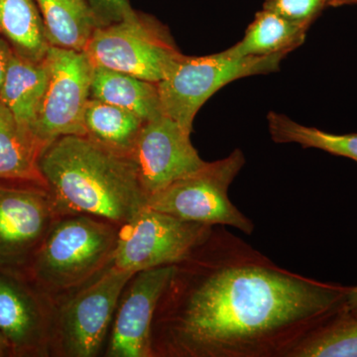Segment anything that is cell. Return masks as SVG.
Here are the masks:
<instances>
[{
	"label": "cell",
	"mask_w": 357,
	"mask_h": 357,
	"mask_svg": "<svg viewBox=\"0 0 357 357\" xmlns=\"http://www.w3.org/2000/svg\"><path fill=\"white\" fill-rule=\"evenodd\" d=\"M245 163L243 152L237 148L225 158L206 162L197 172L152 195L147 206L185 222L232 227L251 236L255 223L229 198L230 185Z\"/></svg>",
	"instance_id": "8992f818"
},
{
	"label": "cell",
	"mask_w": 357,
	"mask_h": 357,
	"mask_svg": "<svg viewBox=\"0 0 357 357\" xmlns=\"http://www.w3.org/2000/svg\"><path fill=\"white\" fill-rule=\"evenodd\" d=\"M119 225L89 215L59 217L25 276L56 300L75 292L112 265Z\"/></svg>",
	"instance_id": "3957f363"
},
{
	"label": "cell",
	"mask_w": 357,
	"mask_h": 357,
	"mask_svg": "<svg viewBox=\"0 0 357 357\" xmlns=\"http://www.w3.org/2000/svg\"><path fill=\"white\" fill-rule=\"evenodd\" d=\"M13 50L6 40L0 37V89L6 77L7 68H8L9 61Z\"/></svg>",
	"instance_id": "d4e9b609"
},
{
	"label": "cell",
	"mask_w": 357,
	"mask_h": 357,
	"mask_svg": "<svg viewBox=\"0 0 357 357\" xmlns=\"http://www.w3.org/2000/svg\"><path fill=\"white\" fill-rule=\"evenodd\" d=\"M143 124L132 112L96 98H89L86 105V136L119 153L130 155Z\"/></svg>",
	"instance_id": "ffe728a7"
},
{
	"label": "cell",
	"mask_w": 357,
	"mask_h": 357,
	"mask_svg": "<svg viewBox=\"0 0 357 357\" xmlns=\"http://www.w3.org/2000/svg\"><path fill=\"white\" fill-rule=\"evenodd\" d=\"M0 37L16 55L37 64L51 47L36 0H0Z\"/></svg>",
	"instance_id": "e0dca14e"
},
{
	"label": "cell",
	"mask_w": 357,
	"mask_h": 357,
	"mask_svg": "<svg viewBox=\"0 0 357 357\" xmlns=\"http://www.w3.org/2000/svg\"><path fill=\"white\" fill-rule=\"evenodd\" d=\"M100 26L131 17L135 14L128 0H86Z\"/></svg>",
	"instance_id": "cb8c5ba5"
},
{
	"label": "cell",
	"mask_w": 357,
	"mask_h": 357,
	"mask_svg": "<svg viewBox=\"0 0 357 357\" xmlns=\"http://www.w3.org/2000/svg\"><path fill=\"white\" fill-rule=\"evenodd\" d=\"M47 82L48 69L45 61L37 64L13 52L0 89V100L18 123L33 134Z\"/></svg>",
	"instance_id": "9a60e30c"
},
{
	"label": "cell",
	"mask_w": 357,
	"mask_h": 357,
	"mask_svg": "<svg viewBox=\"0 0 357 357\" xmlns=\"http://www.w3.org/2000/svg\"><path fill=\"white\" fill-rule=\"evenodd\" d=\"M307 30L273 11L262 8L256 13L243 38L225 51L234 57L288 55L304 43Z\"/></svg>",
	"instance_id": "d6986e66"
},
{
	"label": "cell",
	"mask_w": 357,
	"mask_h": 357,
	"mask_svg": "<svg viewBox=\"0 0 357 357\" xmlns=\"http://www.w3.org/2000/svg\"><path fill=\"white\" fill-rule=\"evenodd\" d=\"M344 310L352 316L357 317V285L349 288L345 299Z\"/></svg>",
	"instance_id": "484cf974"
},
{
	"label": "cell",
	"mask_w": 357,
	"mask_h": 357,
	"mask_svg": "<svg viewBox=\"0 0 357 357\" xmlns=\"http://www.w3.org/2000/svg\"><path fill=\"white\" fill-rule=\"evenodd\" d=\"M191 134L165 114L144 122L130 157L148 199L206 165Z\"/></svg>",
	"instance_id": "7c38bea8"
},
{
	"label": "cell",
	"mask_w": 357,
	"mask_h": 357,
	"mask_svg": "<svg viewBox=\"0 0 357 357\" xmlns=\"http://www.w3.org/2000/svg\"><path fill=\"white\" fill-rule=\"evenodd\" d=\"M58 218L47 188L8 181L0 183V270L26 275Z\"/></svg>",
	"instance_id": "30bf717a"
},
{
	"label": "cell",
	"mask_w": 357,
	"mask_h": 357,
	"mask_svg": "<svg viewBox=\"0 0 357 357\" xmlns=\"http://www.w3.org/2000/svg\"><path fill=\"white\" fill-rule=\"evenodd\" d=\"M84 52L95 67L156 84L184 57L163 25L137 13L119 22L96 28Z\"/></svg>",
	"instance_id": "52a82bcc"
},
{
	"label": "cell",
	"mask_w": 357,
	"mask_h": 357,
	"mask_svg": "<svg viewBox=\"0 0 357 357\" xmlns=\"http://www.w3.org/2000/svg\"><path fill=\"white\" fill-rule=\"evenodd\" d=\"M286 56L234 57L225 50L203 57L184 55L157 84L162 114L192 132L195 116L211 96L236 79L277 72Z\"/></svg>",
	"instance_id": "5b68a950"
},
{
	"label": "cell",
	"mask_w": 357,
	"mask_h": 357,
	"mask_svg": "<svg viewBox=\"0 0 357 357\" xmlns=\"http://www.w3.org/2000/svg\"><path fill=\"white\" fill-rule=\"evenodd\" d=\"M356 3H357V0H328V6L333 7L349 6V4Z\"/></svg>",
	"instance_id": "4316f807"
},
{
	"label": "cell",
	"mask_w": 357,
	"mask_h": 357,
	"mask_svg": "<svg viewBox=\"0 0 357 357\" xmlns=\"http://www.w3.org/2000/svg\"><path fill=\"white\" fill-rule=\"evenodd\" d=\"M288 357H357V317L344 307L310 333Z\"/></svg>",
	"instance_id": "7402d4cb"
},
{
	"label": "cell",
	"mask_w": 357,
	"mask_h": 357,
	"mask_svg": "<svg viewBox=\"0 0 357 357\" xmlns=\"http://www.w3.org/2000/svg\"><path fill=\"white\" fill-rule=\"evenodd\" d=\"M45 63L48 82L34 128L44 148L63 136H86L84 112L93 72L84 52L51 46Z\"/></svg>",
	"instance_id": "9c48e42d"
},
{
	"label": "cell",
	"mask_w": 357,
	"mask_h": 357,
	"mask_svg": "<svg viewBox=\"0 0 357 357\" xmlns=\"http://www.w3.org/2000/svg\"><path fill=\"white\" fill-rule=\"evenodd\" d=\"M44 147L0 100V180L46 187L39 169Z\"/></svg>",
	"instance_id": "5bb4252c"
},
{
	"label": "cell",
	"mask_w": 357,
	"mask_h": 357,
	"mask_svg": "<svg viewBox=\"0 0 357 357\" xmlns=\"http://www.w3.org/2000/svg\"><path fill=\"white\" fill-rule=\"evenodd\" d=\"M174 265L143 270L131 277L117 305L103 356L153 357L152 323Z\"/></svg>",
	"instance_id": "4fadbf2b"
},
{
	"label": "cell",
	"mask_w": 357,
	"mask_h": 357,
	"mask_svg": "<svg viewBox=\"0 0 357 357\" xmlns=\"http://www.w3.org/2000/svg\"><path fill=\"white\" fill-rule=\"evenodd\" d=\"M49 44L84 52L100 27L86 0H36Z\"/></svg>",
	"instance_id": "ac0fdd59"
},
{
	"label": "cell",
	"mask_w": 357,
	"mask_h": 357,
	"mask_svg": "<svg viewBox=\"0 0 357 357\" xmlns=\"http://www.w3.org/2000/svg\"><path fill=\"white\" fill-rule=\"evenodd\" d=\"M134 274L110 265L83 287L54 300L51 356H98L107 344L121 294Z\"/></svg>",
	"instance_id": "277c9868"
},
{
	"label": "cell",
	"mask_w": 357,
	"mask_h": 357,
	"mask_svg": "<svg viewBox=\"0 0 357 357\" xmlns=\"http://www.w3.org/2000/svg\"><path fill=\"white\" fill-rule=\"evenodd\" d=\"M328 6V0H265L263 8L309 29Z\"/></svg>",
	"instance_id": "603a6c76"
},
{
	"label": "cell",
	"mask_w": 357,
	"mask_h": 357,
	"mask_svg": "<svg viewBox=\"0 0 357 357\" xmlns=\"http://www.w3.org/2000/svg\"><path fill=\"white\" fill-rule=\"evenodd\" d=\"M349 288L275 264L222 225L174 265L153 357H288L344 307Z\"/></svg>",
	"instance_id": "6da1fadb"
},
{
	"label": "cell",
	"mask_w": 357,
	"mask_h": 357,
	"mask_svg": "<svg viewBox=\"0 0 357 357\" xmlns=\"http://www.w3.org/2000/svg\"><path fill=\"white\" fill-rule=\"evenodd\" d=\"M2 356H8V351H7V349L6 344H4L3 340L0 337V357Z\"/></svg>",
	"instance_id": "83f0119b"
},
{
	"label": "cell",
	"mask_w": 357,
	"mask_h": 357,
	"mask_svg": "<svg viewBox=\"0 0 357 357\" xmlns=\"http://www.w3.org/2000/svg\"><path fill=\"white\" fill-rule=\"evenodd\" d=\"M39 169L59 217L89 215L121 225L147 206L130 155L88 136H63L44 148Z\"/></svg>",
	"instance_id": "7a4b0ae2"
},
{
	"label": "cell",
	"mask_w": 357,
	"mask_h": 357,
	"mask_svg": "<svg viewBox=\"0 0 357 357\" xmlns=\"http://www.w3.org/2000/svg\"><path fill=\"white\" fill-rule=\"evenodd\" d=\"M268 128L276 143H296L303 148H314L357 163V133L335 134L302 126L285 114L269 112Z\"/></svg>",
	"instance_id": "44dd1931"
},
{
	"label": "cell",
	"mask_w": 357,
	"mask_h": 357,
	"mask_svg": "<svg viewBox=\"0 0 357 357\" xmlns=\"http://www.w3.org/2000/svg\"><path fill=\"white\" fill-rule=\"evenodd\" d=\"M91 98L121 107L146 122L162 114L158 84L93 66Z\"/></svg>",
	"instance_id": "2e32d148"
},
{
	"label": "cell",
	"mask_w": 357,
	"mask_h": 357,
	"mask_svg": "<svg viewBox=\"0 0 357 357\" xmlns=\"http://www.w3.org/2000/svg\"><path fill=\"white\" fill-rule=\"evenodd\" d=\"M54 300L25 275L0 270V337L8 356H51Z\"/></svg>",
	"instance_id": "8fae6325"
},
{
	"label": "cell",
	"mask_w": 357,
	"mask_h": 357,
	"mask_svg": "<svg viewBox=\"0 0 357 357\" xmlns=\"http://www.w3.org/2000/svg\"><path fill=\"white\" fill-rule=\"evenodd\" d=\"M213 227L185 222L146 206L119 227L112 266L137 272L183 261L211 234Z\"/></svg>",
	"instance_id": "ba28073f"
}]
</instances>
